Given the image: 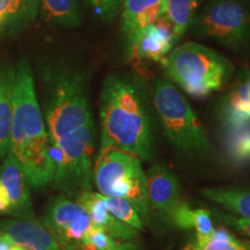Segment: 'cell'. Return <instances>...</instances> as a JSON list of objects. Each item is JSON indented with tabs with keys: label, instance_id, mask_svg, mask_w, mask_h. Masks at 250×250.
<instances>
[{
	"label": "cell",
	"instance_id": "obj_1",
	"mask_svg": "<svg viewBox=\"0 0 250 250\" xmlns=\"http://www.w3.org/2000/svg\"><path fill=\"white\" fill-rule=\"evenodd\" d=\"M9 153L17 159L31 187H43L54 179L51 142L26 61H21L15 68Z\"/></svg>",
	"mask_w": 250,
	"mask_h": 250
},
{
	"label": "cell",
	"instance_id": "obj_2",
	"mask_svg": "<svg viewBox=\"0 0 250 250\" xmlns=\"http://www.w3.org/2000/svg\"><path fill=\"white\" fill-rule=\"evenodd\" d=\"M102 125L101 146L132 153L140 159L151 158L153 130L143 90L132 80L110 76L100 96Z\"/></svg>",
	"mask_w": 250,
	"mask_h": 250
},
{
	"label": "cell",
	"instance_id": "obj_3",
	"mask_svg": "<svg viewBox=\"0 0 250 250\" xmlns=\"http://www.w3.org/2000/svg\"><path fill=\"white\" fill-rule=\"evenodd\" d=\"M44 83L42 114L50 142L56 143L93 121L81 73L66 67L49 68L44 72Z\"/></svg>",
	"mask_w": 250,
	"mask_h": 250
},
{
	"label": "cell",
	"instance_id": "obj_4",
	"mask_svg": "<svg viewBox=\"0 0 250 250\" xmlns=\"http://www.w3.org/2000/svg\"><path fill=\"white\" fill-rule=\"evenodd\" d=\"M162 62L170 79L193 98H205L220 89L233 73L228 59L192 41L174 48Z\"/></svg>",
	"mask_w": 250,
	"mask_h": 250
},
{
	"label": "cell",
	"instance_id": "obj_5",
	"mask_svg": "<svg viewBox=\"0 0 250 250\" xmlns=\"http://www.w3.org/2000/svg\"><path fill=\"white\" fill-rule=\"evenodd\" d=\"M93 181L101 195L120 197L132 203L145 223L149 208L146 173L139 156L112 146H101L93 167Z\"/></svg>",
	"mask_w": 250,
	"mask_h": 250
},
{
	"label": "cell",
	"instance_id": "obj_6",
	"mask_svg": "<svg viewBox=\"0 0 250 250\" xmlns=\"http://www.w3.org/2000/svg\"><path fill=\"white\" fill-rule=\"evenodd\" d=\"M153 104L166 136L175 147L186 153L210 149V143L202 123L190 103L173 83L162 79L155 81Z\"/></svg>",
	"mask_w": 250,
	"mask_h": 250
},
{
	"label": "cell",
	"instance_id": "obj_7",
	"mask_svg": "<svg viewBox=\"0 0 250 250\" xmlns=\"http://www.w3.org/2000/svg\"><path fill=\"white\" fill-rule=\"evenodd\" d=\"M95 146V126L89 122L83 126L51 143L55 161L54 184L57 189L78 195L92 190L93 155Z\"/></svg>",
	"mask_w": 250,
	"mask_h": 250
},
{
	"label": "cell",
	"instance_id": "obj_8",
	"mask_svg": "<svg viewBox=\"0 0 250 250\" xmlns=\"http://www.w3.org/2000/svg\"><path fill=\"white\" fill-rule=\"evenodd\" d=\"M189 29L196 36L237 49L250 37V6L246 0H210Z\"/></svg>",
	"mask_w": 250,
	"mask_h": 250
},
{
	"label": "cell",
	"instance_id": "obj_9",
	"mask_svg": "<svg viewBox=\"0 0 250 250\" xmlns=\"http://www.w3.org/2000/svg\"><path fill=\"white\" fill-rule=\"evenodd\" d=\"M62 250H85L86 239L93 224L79 203L57 197L50 203L42 223Z\"/></svg>",
	"mask_w": 250,
	"mask_h": 250
},
{
	"label": "cell",
	"instance_id": "obj_10",
	"mask_svg": "<svg viewBox=\"0 0 250 250\" xmlns=\"http://www.w3.org/2000/svg\"><path fill=\"white\" fill-rule=\"evenodd\" d=\"M175 42L176 40L170 26L161 17L156 22L144 28L127 42V51L132 58L162 62L173 50Z\"/></svg>",
	"mask_w": 250,
	"mask_h": 250
},
{
	"label": "cell",
	"instance_id": "obj_11",
	"mask_svg": "<svg viewBox=\"0 0 250 250\" xmlns=\"http://www.w3.org/2000/svg\"><path fill=\"white\" fill-rule=\"evenodd\" d=\"M0 183L7 192L11 204L9 214L23 220H35L28 182L17 159L9 152L0 166Z\"/></svg>",
	"mask_w": 250,
	"mask_h": 250
},
{
	"label": "cell",
	"instance_id": "obj_12",
	"mask_svg": "<svg viewBox=\"0 0 250 250\" xmlns=\"http://www.w3.org/2000/svg\"><path fill=\"white\" fill-rule=\"evenodd\" d=\"M0 235H5L14 246L28 250H62L52 234L36 220H0Z\"/></svg>",
	"mask_w": 250,
	"mask_h": 250
},
{
	"label": "cell",
	"instance_id": "obj_13",
	"mask_svg": "<svg viewBox=\"0 0 250 250\" xmlns=\"http://www.w3.org/2000/svg\"><path fill=\"white\" fill-rule=\"evenodd\" d=\"M146 196L148 208L168 215L180 203V184L167 168L154 165L146 173Z\"/></svg>",
	"mask_w": 250,
	"mask_h": 250
},
{
	"label": "cell",
	"instance_id": "obj_14",
	"mask_svg": "<svg viewBox=\"0 0 250 250\" xmlns=\"http://www.w3.org/2000/svg\"><path fill=\"white\" fill-rule=\"evenodd\" d=\"M77 203H79L89 214L94 227L100 228L114 239L131 241L138 235L139 230L122 223L108 211L100 192H93L92 190L81 191L78 195Z\"/></svg>",
	"mask_w": 250,
	"mask_h": 250
},
{
	"label": "cell",
	"instance_id": "obj_15",
	"mask_svg": "<svg viewBox=\"0 0 250 250\" xmlns=\"http://www.w3.org/2000/svg\"><path fill=\"white\" fill-rule=\"evenodd\" d=\"M165 0H124L121 26L126 43L164 14Z\"/></svg>",
	"mask_w": 250,
	"mask_h": 250
},
{
	"label": "cell",
	"instance_id": "obj_16",
	"mask_svg": "<svg viewBox=\"0 0 250 250\" xmlns=\"http://www.w3.org/2000/svg\"><path fill=\"white\" fill-rule=\"evenodd\" d=\"M14 80L13 66L4 65L0 67V159L8 154L11 145Z\"/></svg>",
	"mask_w": 250,
	"mask_h": 250
},
{
	"label": "cell",
	"instance_id": "obj_17",
	"mask_svg": "<svg viewBox=\"0 0 250 250\" xmlns=\"http://www.w3.org/2000/svg\"><path fill=\"white\" fill-rule=\"evenodd\" d=\"M168 217L171 223L176 225L177 227L184 228V229L193 228L197 234L196 242L201 247L210 241L214 233L211 212L204 210V208L193 210L188 204L180 202L168 214Z\"/></svg>",
	"mask_w": 250,
	"mask_h": 250
},
{
	"label": "cell",
	"instance_id": "obj_18",
	"mask_svg": "<svg viewBox=\"0 0 250 250\" xmlns=\"http://www.w3.org/2000/svg\"><path fill=\"white\" fill-rule=\"evenodd\" d=\"M203 195L220 205L228 214L250 219V189L247 188H211Z\"/></svg>",
	"mask_w": 250,
	"mask_h": 250
},
{
	"label": "cell",
	"instance_id": "obj_19",
	"mask_svg": "<svg viewBox=\"0 0 250 250\" xmlns=\"http://www.w3.org/2000/svg\"><path fill=\"white\" fill-rule=\"evenodd\" d=\"M201 1L202 0H165L162 18L170 26L176 41L189 29Z\"/></svg>",
	"mask_w": 250,
	"mask_h": 250
},
{
	"label": "cell",
	"instance_id": "obj_20",
	"mask_svg": "<svg viewBox=\"0 0 250 250\" xmlns=\"http://www.w3.org/2000/svg\"><path fill=\"white\" fill-rule=\"evenodd\" d=\"M41 13L44 20L72 28L80 23L77 0H40Z\"/></svg>",
	"mask_w": 250,
	"mask_h": 250
},
{
	"label": "cell",
	"instance_id": "obj_21",
	"mask_svg": "<svg viewBox=\"0 0 250 250\" xmlns=\"http://www.w3.org/2000/svg\"><path fill=\"white\" fill-rule=\"evenodd\" d=\"M225 120L230 126L240 127L250 121V83L249 80L237 86L228 95L224 109Z\"/></svg>",
	"mask_w": 250,
	"mask_h": 250
},
{
	"label": "cell",
	"instance_id": "obj_22",
	"mask_svg": "<svg viewBox=\"0 0 250 250\" xmlns=\"http://www.w3.org/2000/svg\"><path fill=\"white\" fill-rule=\"evenodd\" d=\"M101 197L105 208L115 218H117L122 223L136 228L137 230L143 229L144 223L132 203L125 198H120V197H110L104 195H101Z\"/></svg>",
	"mask_w": 250,
	"mask_h": 250
},
{
	"label": "cell",
	"instance_id": "obj_23",
	"mask_svg": "<svg viewBox=\"0 0 250 250\" xmlns=\"http://www.w3.org/2000/svg\"><path fill=\"white\" fill-rule=\"evenodd\" d=\"M85 250H136V247L130 241L114 239L102 229L93 226L87 235Z\"/></svg>",
	"mask_w": 250,
	"mask_h": 250
},
{
	"label": "cell",
	"instance_id": "obj_24",
	"mask_svg": "<svg viewBox=\"0 0 250 250\" xmlns=\"http://www.w3.org/2000/svg\"><path fill=\"white\" fill-rule=\"evenodd\" d=\"M201 247V246H199ZM202 250H250L249 240H243L224 228L214 229L210 241L201 247Z\"/></svg>",
	"mask_w": 250,
	"mask_h": 250
},
{
	"label": "cell",
	"instance_id": "obj_25",
	"mask_svg": "<svg viewBox=\"0 0 250 250\" xmlns=\"http://www.w3.org/2000/svg\"><path fill=\"white\" fill-rule=\"evenodd\" d=\"M211 214H213V217L217 218L225 226L232 228L233 230H236L242 235L250 237V219L235 217V215L225 213L221 211H212Z\"/></svg>",
	"mask_w": 250,
	"mask_h": 250
},
{
	"label": "cell",
	"instance_id": "obj_26",
	"mask_svg": "<svg viewBox=\"0 0 250 250\" xmlns=\"http://www.w3.org/2000/svg\"><path fill=\"white\" fill-rule=\"evenodd\" d=\"M20 17L24 18L22 0H0V27Z\"/></svg>",
	"mask_w": 250,
	"mask_h": 250
},
{
	"label": "cell",
	"instance_id": "obj_27",
	"mask_svg": "<svg viewBox=\"0 0 250 250\" xmlns=\"http://www.w3.org/2000/svg\"><path fill=\"white\" fill-rule=\"evenodd\" d=\"M100 18L110 21L116 17L122 0H88Z\"/></svg>",
	"mask_w": 250,
	"mask_h": 250
},
{
	"label": "cell",
	"instance_id": "obj_28",
	"mask_svg": "<svg viewBox=\"0 0 250 250\" xmlns=\"http://www.w3.org/2000/svg\"><path fill=\"white\" fill-rule=\"evenodd\" d=\"M24 18L33 20L40 8V0H22Z\"/></svg>",
	"mask_w": 250,
	"mask_h": 250
},
{
	"label": "cell",
	"instance_id": "obj_29",
	"mask_svg": "<svg viewBox=\"0 0 250 250\" xmlns=\"http://www.w3.org/2000/svg\"><path fill=\"white\" fill-rule=\"evenodd\" d=\"M9 211H11V204H9L7 192L4 186L0 183V213L9 214Z\"/></svg>",
	"mask_w": 250,
	"mask_h": 250
},
{
	"label": "cell",
	"instance_id": "obj_30",
	"mask_svg": "<svg viewBox=\"0 0 250 250\" xmlns=\"http://www.w3.org/2000/svg\"><path fill=\"white\" fill-rule=\"evenodd\" d=\"M183 250H202L201 247L197 242H191V243H188V245L184 247Z\"/></svg>",
	"mask_w": 250,
	"mask_h": 250
},
{
	"label": "cell",
	"instance_id": "obj_31",
	"mask_svg": "<svg viewBox=\"0 0 250 250\" xmlns=\"http://www.w3.org/2000/svg\"><path fill=\"white\" fill-rule=\"evenodd\" d=\"M12 250H28L26 248H23V247H19V246H14L13 248H12Z\"/></svg>",
	"mask_w": 250,
	"mask_h": 250
},
{
	"label": "cell",
	"instance_id": "obj_32",
	"mask_svg": "<svg viewBox=\"0 0 250 250\" xmlns=\"http://www.w3.org/2000/svg\"><path fill=\"white\" fill-rule=\"evenodd\" d=\"M249 83H250V79H249Z\"/></svg>",
	"mask_w": 250,
	"mask_h": 250
}]
</instances>
